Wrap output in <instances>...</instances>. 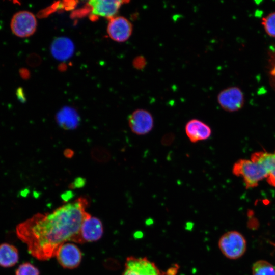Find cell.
Listing matches in <instances>:
<instances>
[{
    "mask_svg": "<svg viewBox=\"0 0 275 275\" xmlns=\"http://www.w3.org/2000/svg\"><path fill=\"white\" fill-rule=\"evenodd\" d=\"M89 204L87 198L80 197L50 213H38L18 224L16 235L33 257L49 260L63 244L76 242L82 222L91 216L86 211Z\"/></svg>",
    "mask_w": 275,
    "mask_h": 275,
    "instance_id": "6da1fadb",
    "label": "cell"
},
{
    "mask_svg": "<svg viewBox=\"0 0 275 275\" xmlns=\"http://www.w3.org/2000/svg\"><path fill=\"white\" fill-rule=\"evenodd\" d=\"M233 174L241 177L247 189L257 187L259 182L267 178L268 171L261 162L253 160L241 159L234 163Z\"/></svg>",
    "mask_w": 275,
    "mask_h": 275,
    "instance_id": "7a4b0ae2",
    "label": "cell"
},
{
    "mask_svg": "<svg viewBox=\"0 0 275 275\" xmlns=\"http://www.w3.org/2000/svg\"><path fill=\"white\" fill-rule=\"evenodd\" d=\"M218 246L225 257L231 260H236L245 254L247 244L245 237L241 233L232 230L221 236Z\"/></svg>",
    "mask_w": 275,
    "mask_h": 275,
    "instance_id": "3957f363",
    "label": "cell"
},
{
    "mask_svg": "<svg viewBox=\"0 0 275 275\" xmlns=\"http://www.w3.org/2000/svg\"><path fill=\"white\" fill-rule=\"evenodd\" d=\"M122 275H164V273L147 257L132 256L126 258Z\"/></svg>",
    "mask_w": 275,
    "mask_h": 275,
    "instance_id": "277c9868",
    "label": "cell"
},
{
    "mask_svg": "<svg viewBox=\"0 0 275 275\" xmlns=\"http://www.w3.org/2000/svg\"><path fill=\"white\" fill-rule=\"evenodd\" d=\"M37 26L35 16L28 11H20L15 13L10 23L12 33L21 38L32 36L35 32Z\"/></svg>",
    "mask_w": 275,
    "mask_h": 275,
    "instance_id": "5b68a950",
    "label": "cell"
},
{
    "mask_svg": "<svg viewBox=\"0 0 275 275\" xmlns=\"http://www.w3.org/2000/svg\"><path fill=\"white\" fill-rule=\"evenodd\" d=\"M218 103L226 111L233 112L240 109L244 103V97L237 87H230L221 91L217 96Z\"/></svg>",
    "mask_w": 275,
    "mask_h": 275,
    "instance_id": "8992f818",
    "label": "cell"
},
{
    "mask_svg": "<svg viewBox=\"0 0 275 275\" xmlns=\"http://www.w3.org/2000/svg\"><path fill=\"white\" fill-rule=\"evenodd\" d=\"M55 257L61 266L72 269L77 268L80 264L82 254L76 245L66 242L58 249Z\"/></svg>",
    "mask_w": 275,
    "mask_h": 275,
    "instance_id": "52a82bcc",
    "label": "cell"
},
{
    "mask_svg": "<svg viewBox=\"0 0 275 275\" xmlns=\"http://www.w3.org/2000/svg\"><path fill=\"white\" fill-rule=\"evenodd\" d=\"M128 125L133 133L139 135H145L153 128V117L147 110L138 109L129 115Z\"/></svg>",
    "mask_w": 275,
    "mask_h": 275,
    "instance_id": "ba28073f",
    "label": "cell"
},
{
    "mask_svg": "<svg viewBox=\"0 0 275 275\" xmlns=\"http://www.w3.org/2000/svg\"><path fill=\"white\" fill-rule=\"evenodd\" d=\"M103 233L101 221L97 217L90 216L82 223L75 243H84L100 239Z\"/></svg>",
    "mask_w": 275,
    "mask_h": 275,
    "instance_id": "9c48e42d",
    "label": "cell"
},
{
    "mask_svg": "<svg viewBox=\"0 0 275 275\" xmlns=\"http://www.w3.org/2000/svg\"><path fill=\"white\" fill-rule=\"evenodd\" d=\"M107 32L114 41L123 42L127 40L132 32V25L125 17L115 16L109 19Z\"/></svg>",
    "mask_w": 275,
    "mask_h": 275,
    "instance_id": "30bf717a",
    "label": "cell"
},
{
    "mask_svg": "<svg viewBox=\"0 0 275 275\" xmlns=\"http://www.w3.org/2000/svg\"><path fill=\"white\" fill-rule=\"evenodd\" d=\"M185 131L189 141L194 143L206 140L212 134V130L209 125L196 119L190 120L186 123Z\"/></svg>",
    "mask_w": 275,
    "mask_h": 275,
    "instance_id": "8fae6325",
    "label": "cell"
},
{
    "mask_svg": "<svg viewBox=\"0 0 275 275\" xmlns=\"http://www.w3.org/2000/svg\"><path fill=\"white\" fill-rule=\"evenodd\" d=\"M124 2L122 1L92 0L88 2V5L93 15L111 19L115 17Z\"/></svg>",
    "mask_w": 275,
    "mask_h": 275,
    "instance_id": "7c38bea8",
    "label": "cell"
},
{
    "mask_svg": "<svg viewBox=\"0 0 275 275\" xmlns=\"http://www.w3.org/2000/svg\"><path fill=\"white\" fill-rule=\"evenodd\" d=\"M74 49V43L70 39L66 37H59L52 42L50 51L56 59L64 61L71 57Z\"/></svg>",
    "mask_w": 275,
    "mask_h": 275,
    "instance_id": "4fadbf2b",
    "label": "cell"
},
{
    "mask_svg": "<svg viewBox=\"0 0 275 275\" xmlns=\"http://www.w3.org/2000/svg\"><path fill=\"white\" fill-rule=\"evenodd\" d=\"M19 260V253L16 246L8 243L0 244V266L11 267L16 264Z\"/></svg>",
    "mask_w": 275,
    "mask_h": 275,
    "instance_id": "5bb4252c",
    "label": "cell"
},
{
    "mask_svg": "<svg viewBox=\"0 0 275 275\" xmlns=\"http://www.w3.org/2000/svg\"><path fill=\"white\" fill-rule=\"evenodd\" d=\"M56 118L59 124L67 129L75 128L79 121V117L76 111L69 107L61 109Z\"/></svg>",
    "mask_w": 275,
    "mask_h": 275,
    "instance_id": "9a60e30c",
    "label": "cell"
},
{
    "mask_svg": "<svg viewBox=\"0 0 275 275\" xmlns=\"http://www.w3.org/2000/svg\"><path fill=\"white\" fill-rule=\"evenodd\" d=\"M252 275H275V267L270 262L260 260L252 266Z\"/></svg>",
    "mask_w": 275,
    "mask_h": 275,
    "instance_id": "2e32d148",
    "label": "cell"
},
{
    "mask_svg": "<svg viewBox=\"0 0 275 275\" xmlns=\"http://www.w3.org/2000/svg\"><path fill=\"white\" fill-rule=\"evenodd\" d=\"M261 23L266 34L270 37L275 38V12L263 17Z\"/></svg>",
    "mask_w": 275,
    "mask_h": 275,
    "instance_id": "e0dca14e",
    "label": "cell"
},
{
    "mask_svg": "<svg viewBox=\"0 0 275 275\" xmlns=\"http://www.w3.org/2000/svg\"><path fill=\"white\" fill-rule=\"evenodd\" d=\"M266 163L268 170L267 181L269 184L275 187V151L273 153H267Z\"/></svg>",
    "mask_w": 275,
    "mask_h": 275,
    "instance_id": "ac0fdd59",
    "label": "cell"
},
{
    "mask_svg": "<svg viewBox=\"0 0 275 275\" xmlns=\"http://www.w3.org/2000/svg\"><path fill=\"white\" fill-rule=\"evenodd\" d=\"M38 268L29 262L20 264L15 271V275H39Z\"/></svg>",
    "mask_w": 275,
    "mask_h": 275,
    "instance_id": "d6986e66",
    "label": "cell"
},
{
    "mask_svg": "<svg viewBox=\"0 0 275 275\" xmlns=\"http://www.w3.org/2000/svg\"><path fill=\"white\" fill-rule=\"evenodd\" d=\"M268 71L270 85L275 91V47L269 53Z\"/></svg>",
    "mask_w": 275,
    "mask_h": 275,
    "instance_id": "ffe728a7",
    "label": "cell"
},
{
    "mask_svg": "<svg viewBox=\"0 0 275 275\" xmlns=\"http://www.w3.org/2000/svg\"><path fill=\"white\" fill-rule=\"evenodd\" d=\"M178 265H175L174 266L170 267L166 272H164V275H176L177 273L178 267Z\"/></svg>",
    "mask_w": 275,
    "mask_h": 275,
    "instance_id": "44dd1931",
    "label": "cell"
},
{
    "mask_svg": "<svg viewBox=\"0 0 275 275\" xmlns=\"http://www.w3.org/2000/svg\"><path fill=\"white\" fill-rule=\"evenodd\" d=\"M16 93L17 98L20 101L23 102L25 100L23 90L22 88L21 87L18 88L17 89Z\"/></svg>",
    "mask_w": 275,
    "mask_h": 275,
    "instance_id": "7402d4cb",
    "label": "cell"
},
{
    "mask_svg": "<svg viewBox=\"0 0 275 275\" xmlns=\"http://www.w3.org/2000/svg\"><path fill=\"white\" fill-rule=\"evenodd\" d=\"M19 74L22 78H27L29 77V72L25 69H20L19 70Z\"/></svg>",
    "mask_w": 275,
    "mask_h": 275,
    "instance_id": "603a6c76",
    "label": "cell"
},
{
    "mask_svg": "<svg viewBox=\"0 0 275 275\" xmlns=\"http://www.w3.org/2000/svg\"><path fill=\"white\" fill-rule=\"evenodd\" d=\"M66 152L67 153H65V155H66L67 157H69V156H70V157L72 156V151L71 150H67V151H65V152Z\"/></svg>",
    "mask_w": 275,
    "mask_h": 275,
    "instance_id": "cb8c5ba5",
    "label": "cell"
}]
</instances>
